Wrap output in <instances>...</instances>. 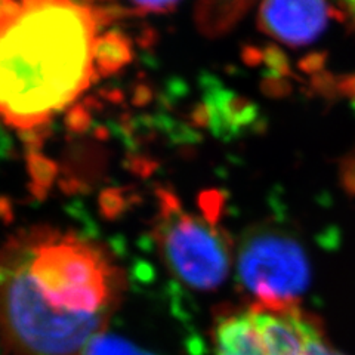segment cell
I'll list each match as a JSON object with an SVG mask.
<instances>
[{
    "mask_svg": "<svg viewBox=\"0 0 355 355\" xmlns=\"http://www.w3.org/2000/svg\"><path fill=\"white\" fill-rule=\"evenodd\" d=\"M305 355H343V354H340L336 348H333L326 340L323 331L320 330L317 321H315L313 329H311V333H309Z\"/></svg>",
    "mask_w": 355,
    "mask_h": 355,
    "instance_id": "obj_11",
    "label": "cell"
},
{
    "mask_svg": "<svg viewBox=\"0 0 355 355\" xmlns=\"http://www.w3.org/2000/svg\"><path fill=\"white\" fill-rule=\"evenodd\" d=\"M28 169L33 181L36 182V191L48 190L53 176H55V166L48 160L42 157L39 154H31L28 159Z\"/></svg>",
    "mask_w": 355,
    "mask_h": 355,
    "instance_id": "obj_10",
    "label": "cell"
},
{
    "mask_svg": "<svg viewBox=\"0 0 355 355\" xmlns=\"http://www.w3.org/2000/svg\"><path fill=\"white\" fill-rule=\"evenodd\" d=\"M250 8L248 2H203L196 9V22L205 36H222Z\"/></svg>",
    "mask_w": 355,
    "mask_h": 355,
    "instance_id": "obj_7",
    "label": "cell"
},
{
    "mask_svg": "<svg viewBox=\"0 0 355 355\" xmlns=\"http://www.w3.org/2000/svg\"><path fill=\"white\" fill-rule=\"evenodd\" d=\"M2 89L8 125L31 132L92 80L99 19L92 5L2 2Z\"/></svg>",
    "mask_w": 355,
    "mask_h": 355,
    "instance_id": "obj_2",
    "label": "cell"
},
{
    "mask_svg": "<svg viewBox=\"0 0 355 355\" xmlns=\"http://www.w3.org/2000/svg\"><path fill=\"white\" fill-rule=\"evenodd\" d=\"M130 61V43L117 31L98 37L94 48L95 73L105 76L120 70Z\"/></svg>",
    "mask_w": 355,
    "mask_h": 355,
    "instance_id": "obj_8",
    "label": "cell"
},
{
    "mask_svg": "<svg viewBox=\"0 0 355 355\" xmlns=\"http://www.w3.org/2000/svg\"><path fill=\"white\" fill-rule=\"evenodd\" d=\"M345 6H347V8H349V12L355 17V3H347Z\"/></svg>",
    "mask_w": 355,
    "mask_h": 355,
    "instance_id": "obj_14",
    "label": "cell"
},
{
    "mask_svg": "<svg viewBox=\"0 0 355 355\" xmlns=\"http://www.w3.org/2000/svg\"><path fill=\"white\" fill-rule=\"evenodd\" d=\"M162 220L157 243L168 268L178 280L196 291H214L227 279L230 249L212 222L181 210L173 194L162 191Z\"/></svg>",
    "mask_w": 355,
    "mask_h": 355,
    "instance_id": "obj_4",
    "label": "cell"
},
{
    "mask_svg": "<svg viewBox=\"0 0 355 355\" xmlns=\"http://www.w3.org/2000/svg\"><path fill=\"white\" fill-rule=\"evenodd\" d=\"M313 324L299 308L274 313L249 306L218 321L215 355H305Z\"/></svg>",
    "mask_w": 355,
    "mask_h": 355,
    "instance_id": "obj_5",
    "label": "cell"
},
{
    "mask_svg": "<svg viewBox=\"0 0 355 355\" xmlns=\"http://www.w3.org/2000/svg\"><path fill=\"white\" fill-rule=\"evenodd\" d=\"M120 274L103 249L49 228L22 232L2 254L8 355H86L117 306Z\"/></svg>",
    "mask_w": 355,
    "mask_h": 355,
    "instance_id": "obj_1",
    "label": "cell"
},
{
    "mask_svg": "<svg viewBox=\"0 0 355 355\" xmlns=\"http://www.w3.org/2000/svg\"><path fill=\"white\" fill-rule=\"evenodd\" d=\"M101 205L104 206L105 212L111 214V212H119V205H120V200H119V194L113 193V191H108L103 196V202Z\"/></svg>",
    "mask_w": 355,
    "mask_h": 355,
    "instance_id": "obj_12",
    "label": "cell"
},
{
    "mask_svg": "<svg viewBox=\"0 0 355 355\" xmlns=\"http://www.w3.org/2000/svg\"><path fill=\"white\" fill-rule=\"evenodd\" d=\"M331 8L321 2H265L258 12L259 27L287 46H305L327 26Z\"/></svg>",
    "mask_w": 355,
    "mask_h": 355,
    "instance_id": "obj_6",
    "label": "cell"
},
{
    "mask_svg": "<svg viewBox=\"0 0 355 355\" xmlns=\"http://www.w3.org/2000/svg\"><path fill=\"white\" fill-rule=\"evenodd\" d=\"M69 123L71 125V128L83 129L85 125L87 123V116L85 111L82 108H74L69 116Z\"/></svg>",
    "mask_w": 355,
    "mask_h": 355,
    "instance_id": "obj_13",
    "label": "cell"
},
{
    "mask_svg": "<svg viewBox=\"0 0 355 355\" xmlns=\"http://www.w3.org/2000/svg\"><path fill=\"white\" fill-rule=\"evenodd\" d=\"M239 280L253 308L287 313L297 308L309 284L306 254L293 237L262 227L243 237L237 254Z\"/></svg>",
    "mask_w": 355,
    "mask_h": 355,
    "instance_id": "obj_3",
    "label": "cell"
},
{
    "mask_svg": "<svg viewBox=\"0 0 355 355\" xmlns=\"http://www.w3.org/2000/svg\"><path fill=\"white\" fill-rule=\"evenodd\" d=\"M86 355H150L133 347L132 343L103 333L89 345Z\"/></svg>",
    "mask_w": 355,
    "mask_h": 355,
    "instance_id": "obj_9",
    "label": "cell"
}]
</instances>
